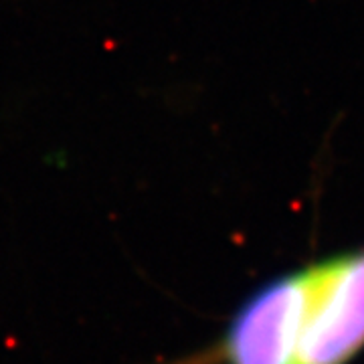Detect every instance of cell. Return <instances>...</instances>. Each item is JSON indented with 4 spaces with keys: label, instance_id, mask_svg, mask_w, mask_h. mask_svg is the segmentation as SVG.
I'll return each mask as SVG.
<instances>
[{
    "label": "cell",
    "instance_id": "6da1fadb",
    "mask_svg": "<svg viewBox=\"0 0 364 364\" xmlns=\"http://www.w3.org/2000/svg\"><path fill=\"white\" fill-rule=\"evenodd\" d=\"M316 284V261L265 282L239 306L215 346L172 364H289Z\"/></svg>",
    "mask_w": 364,
    "mask_h": 364
},
{
    "label": "cell",
    "instance_id": "7a4b0ae2",
    "mask_svg": "<svg viewBox=\"0 0 364 364\" xmlns=\"http://www.w3.org/2000/svg\"><path fill=\"white\" fill-rule=\"evenodd\" d=\"M316 265L312 308L289 364H350L364 350V249Z\"/></svg>",
    "mask_w": 364,
    "mask_h": 364
}]
</instances>
